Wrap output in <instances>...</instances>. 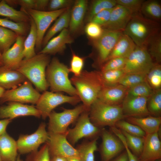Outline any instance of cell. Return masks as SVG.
<instances>
[{"mask_svg": "<svg viewBox=\"0 0 161 161\" xmlns=\"http://www.w3.org/2000/svg\"><path fill=\"white\" fill-rule=\"evenodd\" d=\"M70 80L83 104L90 109L104 86L100 71H83L80 75H73Z\"/></svg>", "mask_w": 161, "mask_h": 161, "instance_id": "6da1fadb", "label": "cell"}, {"mask_svg": "<svg viewBox=\"0 0 161 161\" xmlns=\"http://www.w3.org/2000/svg\"><path fill=\"white\" fill-rule=\"evenodd\" d=\"M48 55L38 53L33 57L23 59L16 70L32 83L37 89L41 92L49 87L46 75V69L50 61Z\"/></svg>", "mask_w": 161, "mask_h": 161, "instance_id": "7a4b0ae2", "label": "cell"}, {"mask_svg": "<svg viewBox=\"0 0 161 161\" xmlns=\"http://www.w3.org/2000/svg\"><path fill=\"white\" fill-rule=\"evenodd\" d=\"M160 30L157 22L145 17L140 12L133 14L123 32L129 36L137 46L143 47Z\"/></svg>", "mask_w": 161, "mask_h": 161, "instance_id": "3957f363", "label": "cell"}, {"mask_svg": "<svg viewBox=\"0 0 161 161\" xmlns=\"http://www.w3.org/2000/svg\"><path fill=\"white\" fill-rule=\"evenodd\" d=\"M70 72L67 66L57 58L52 59L46 71V80L51 92H63L70 96H78L76 90L69 78Z\"/></svg>", "mask_w": 161, "mask_h": 161, "instance_id": "277c9868", "label": "cell"}, {"mask_svg": "<svg viewBox=\"0 0 161 161\" xmlns=\"http://www.w3.org/2000/svg\"><path fill=\"white\" fill-rule=\"evenodd\" d=\"M89 117L92 123L100 128L115 126L118 121L125 118L121 105H109L97 99L90 107Z\"/></svg>", "mask_w": 161, "mask_h": 161, "instance_id": "5b68a950", "label": "cell"}, {"mask_svg": "<svg viewBox=\"0 0 161 161\" xmlns=\"http://www.w3.org/2000/svg\"><path fill=\"white\" fill-rule=\"evenodd\" d=\"M89 110L82 104L72 109H64L60 112L52 111L48 117V132L60 133L66 132L70 125L76 121L82 113Z\"/></svg>", "mask_w": 161, "mask_h": 161, "instance_id": "8992f818", "label": "cell"}, {"mask_svg": "<svg viewBox=\"0 0 161 161\" xmlns=\"http://www.w3.org/2000/svg\"><path fill=\"white\" fill-rule=\"evenodd\" d=\"M89 111L82 113L76 121L75 127L67 131V139L72 146L83 138L92 139L100 134L101 128L95 126L90 121Z\"/></svg>", "mask_w": 161, "mask_h": 161, "instance_id": "52a82bcc", "label": "cell"}, {"mask_svg": "<svg viewBox=\"0 0 161 161\" xmlns=\"http://www.w3.org/2000/svg\"><path fill=\"white\" fill-rule=\"evenodd\" d=\"M81 101L77 96H68L60 92L45 91L43 92L36 104V108L41 114V117L45 119L53 109L64 103L75 105Z\"/></svg>", "mask_w": 161, "mask_h": 161, "instance_id": "ba28073f", "label": "cell"}, {"mask_svg": "<svg viewBox=\"0 0 161 161\" xmlns=\"http://www.w3.org/2000/svg\"><path fill=\"white\" fill-rule=\"evenodd\" d=\"M68 8L53 11H39L32 9L23 11L32 18L36 25L37 34L35 45L36 50L41 49L45 33L49 26Z\"/></svg>", "mask_w": 161, "mask_h": 161, "instance_id": "9c48e42d", "label": "cell"}, {"mask_svg": "<svg viewBox=\"0 0 161 161\" xmlns=\"http://www.w3.org/2000/svg\"><path fill=\"white\" fill-rule=\"evenodd\" d=\"M154 64L146 47L137 46L127 58L123 69L126 74L147 75Z\"/></svg>", "mask_w": 161, "mask_h": 161, "instance_id": "30bf717a", "label": "cell"}, {"mask_svg": "<svg viewBox=\"0 0 161 161\" xmlns=\"http://www.w3.org/2000/svg\"><path fill=\"white\" fill-rule=\"evenodd\" d=\"M41 95L33 87L31 83L27 80L16 88L5 90L0 98V104L13 101L36 104Z\"/></svg>", "mask_w": 161, "mask_h": 161, "instance_id": "8fae6325", "label": "cell"}, {"mask_svg": "<svg viewBox=\"0 0 161 161\" xmlns=\"http://www.w3.org/2000/svg\"><path fill=\"white\" fill-rule=\"evenodd\" d=\"M46 124L42 122L37 129L30 134H21L16 141L18 151L20 154H29L38 150L41 144L48 141L49 135Z\"/></svg>", "mask_w": 161, "mask_h": 161, "instance_id": "7c38bea8", "label": "cell"}, {"mask_svg": "<svg viewBox=\"0 0 161 161\" xmlns=\"http://www.w3.org/2000/svg\"><path fill=\"white\" fill-rule=\"evenodd\" d=\"M48 133L49 139L46 143L48 145L50 157L59 156L67 158L79 156L76 148L67 139V131L63 133Z\"/></svg>", "mask_w": 161, "mask_h": 161, "instance_id": "4fadbf2b", "label": "cell"}, {"mask_svg": "<svg viewBox=\"0 0 161 161\" xmlns=\"http://www.w3.org/2000/svg\"><path fill=\"white\" fill-rule=\"evenodd\" d=\"M123 33L121 31L104 29L101 37L94 40L98 60L100 64H103L107 61L114 46Z\"/></svg>", "mask_w": 161, "mask_h": 161, "instance_id": "5bb4252c", "label": "cell"}, {"mask_svg": "<svg viewBox=\"0 0 161 161\" xmlns=\"http://www.w3.org/2000/svg\"><path fill=\"white\" fill-rule=\"evenodd\" d=\"M102 143L100 152L102 161H110L124 149V145L120 140L112 132L104 128L101 129Z\"/></svg>", "mask_w": 161, "mask_h": 161, "instance_id": "9a60e30c", "label": "cell"}, {"mask_svg": "<svg viewBox=\"0 0 161 161\" xmlns=\"http://www.w3.org/2000/svg\"><path fill=\"white\" fill-rule=\"evenodd\" d=\"M32 116L40 118L41 114L33 105L16 102H9L5 105L0 106V119H9L25 116Z\"/></svg>", "mask_w": 161, "mask_h": 161, "instance_id": "2e32d148", "label": "cell"}, {"mask_svg": "<svg viewBox=\"0 0 161 161\" xmlns=\"http://www.w3.org/2000/svg\"><path fill=\"white\" fill-rule=\"evenodd\" d=\"M148 97L126 96L121 106L125 118L128 117H143L150 115L147 108Z\"/></svg>", "mask_w": 161, "mask_h": 161, "instance_id": "e0dca14e", "label": "cell"}, {"mask_svg": "<svg viewBox=\"0 0 161 161\" xmlns=\"http://www.w3.org/2000/svg\"><path fill=\"white\" fill-rule=\"evenodd\" d=\"M133 14L129 10L117 4L112 8L108 22L102 27L104 29L123 32Z\"/></svg>", "mask_w": 161, "mask_h": 161, "instance_id": "ac0fdd59", "label": "cell"}, {"mask_svg": "<svg viewBox=\"0 0 161 161\" xmlns=\"http://www.w3.org/2000/svg\"><path fill=\"white\" fill-rule=\"evenodd\" d=\"M25 36L18 35L13 45L2 54L3 66L12 70H17L24 58V44Z\"/></svg>", "mask_w": 161, "mask_h": 161, "instance_id": "d6986e66", "label": "cell"}, {"mask_svg": "<svg viewBox=\"0 0 161 161\" xmlns=\"http://www.w3.org/2000/svg\"><path fill=\"white\" fill-rule=\"evenodd\" d=\"M161 158V142L158 132L146 134L140 161H155Z\"/></svg>", "mask_w": 161, "mask_h": 161, "instance_id": "ffe728a7", "label": "cell"}, {"mask_svg": "<svg viewBox=\"0 0 161 161\" xmlns=\"http://www.w3.org/2000/svg\"><path fill=\"white\" fill-rule=\"evenodd\" d=\"M128 89L119 84L104 86L100 91L97 99L109 105H121Z\"/></svg>", "mask_w": 161, "mask_h": 161, "instance_id": "44dd1931", "label": "cell"}, {"mask_svg": "<svg viewBox=\"0 0 161 161\" xmlns=\"http://www.w3.org/2000/svg\"><path fill=\"white\" fill-rule=\"evenodd\" d=\"M73 42L69 31L65 28L57 36L52 38L38 53L53 55L61 53L65 49L67 44Z\"/></svg>", "mask_w": 161, "mask_h": 161, "instance_id": "7402d4cb", "label": "cell"}, {"mask_svg": "<svg viewBox=\"0 0 161 161\" xmlns=\"http://www.w3.org/2000/svg\"><path fill=\"white\" fill-rule=\"evenodd\" d=\"M27 80L17 70L10 69L4 66L0 67V86L5 89L16 88Z\"/></svg>", "mask_w": 161, "mask_h": 161, "instance_id": "603a6c76", "label": "cell"}, {"mask_svg": "<svg viewBox=\"0 0 161 161\" xmlns=\"http://www.w3.org/2000/svg\"><path fill=\"white\" fill-rule=\"evenodd\" d=\"M127 121L139 126L146 134L158 132L161 123L160 117L151 115L143 117H128Z\"/></svg>", "mask_w": 161, "mask_h": 161, "instance_id": "cb8c5ba5", "label": "cell"}, {"mask_svg": "<svg viewBox=\"0 0 161 161\" xmlns=\"http://www.w3.org/2000/svg\"><path fill=\"white\" fill-rule=\"evenodd\" d=\"M16 141L6 132L0 136V155L2 161H13L18 156Z\"/></svg>", "mask_w": 161, "mask_h": 161, "instance_id": "d4e9b609", "label": "cell"}, {"mask_svg": "<svg viewBox=\"0 0 161 161\" xmlns=\"http://www.w3.org/2000/svg\"><path fill=\"white\" fill-rule=\"evenodd\" d=\"M136 46L131 38L123 32L114 46L107 61L116 57L127 58Z\"/></svg>", "mask_w": 161, "mask_h": 161, "instance_id": "484cf974", "label": "cell"}, {"mask_svg": "<svg viewBox=\"0 0 161 161\" xmlns=\"http://www.w3.org/2000/svg\"><path fill=\"white\" fill-rule=\"evenodd\" d=\"M87 1L85 0L77 1L71 11L69 24L71 31H76L80 26L86 10Z\"/></svg>", "mask_w": 161, "mask_h": 161, "instance_id": "4316f807", "label": "cell"}, {"mask_svg": "<svg viewBox=\"0 0 161 161\" xmlns=\"http://www.w3.org/2000/svg\"><path fill=\"white\" fill-rule=\"evenodd\" d=\"M71 11L70 9L68 8L57 19L44 35L42 46L44 47L55 34L69 26Z\"/></svg>", "mask_w": 161, "mask_h": 161, "instance_id": "83f0119b", "label": "cell"}, {"mask_svg": "<svg viewBox=\"0 0 161 161\" xmlns=\"http://www.w3.org/2000/svg\"><path fill=\"white\" fill-rule=\"evenodd\" d=\"M0 16L18 23H27L31 20V18L25 11L14 9L4 0L0 1Z\"/></svg>", "mask_w": 161, "mask_h": 161, "instance_id": "f1b7e54d", "label": "cell"}, {"mask_svg": "<svg viewBox=\"0 0 161 161\" xmlns=\"http://www.w3.org/2000/svg\"><path fill=\"white\" fill-rule=\"evenodd\" d=\"M37 30L35 24L31 18L30 31L24 44V59H30L36 55L35 47L37 40Z\"/></svg>", "mask_w": 161, "mask_h": 161, "instance_id": "f546056e", "label": "cell"}, {"mask_svg": "<svg viewBox=\"0 0 161 161\" xmlns=\"http://www.w3.org/2000/svg\"><path fill=\"white\" fill-rule=\"evenodd\" d=\"M140 12L145 17L155 21H160L161 19V6L157 1H144Z\"/></svg>", "mask_w": 161, "mask_h": 161, "instance_id": "4dcf8cb0", "label": "cell"}, {"mask_svg": "<svg viewBox=\"0 0 161 161\" xmlns=\"http://www.w3.org/2000/svg\"><path fill=\"white\" fill-rule=\"evenodd\" d=\"M98 138L82 143L76 148L81 161H95L94 153L97 150Z\"/></svg>", "mask_w": 161, "mask_h": 161, "instance_id": "1f68e13d", "label": "cell"}, {"mask_svg": "<svg viewBox=\"0 0 161 161\" xmlns=\"http://www.w3.org/2000/svg\"><path fill=\"white\" fill-rule=\"evenodd\" d=\"M151 56L157 63L161 61V36L159 32L152 36L145 46Z\"/></svg>", "mask_w": 161, "mask_h": 161, "instance_id": "d6a6232c", "label": "cell"}, {"mask_svg": "<svg viewBox=\"0 0 161 161\" xmlns=\"http://www.w3.org/2000/svg\"><path fill=\"white\" fill-rule=\"evenodd\" d=\"M18 35L12 30L0 26V52L1 54L13 45Z\"/></svg>", "mask_w": 161, "mask_h": 161, "instance_id": "836d02e7", "label": "cell"}, {"mask_svg": "<svg viewBox=\"0 0 161 161\" xmlns=\"http://www.w3.org/2000/svg\"><path fill=\"white\" fill-rule=\"evenodd\" d=\"M120 131L125 137L129 148L134 154L139 156L143 149L144 137L132 135L123 131Z\"/></svg>", "mask_w": 161, "mask_h": 161, "instance_id": "e575fe53", "label": "cell"}, {"mask_svg": "<svg viewBox=\"0 0 161 161\" xmlns=\"http://www.w3.org/2000/svg\"><path fill=\"white\" fill-rule=\"evenodd\" d=\"M147 108L150 115L160 117L161 112V90H155L148 98Z\"/></svg>", "mask_w": 161, "mask_h": 161, "instance_id": "d590c367", "label": "cell"}, {"mask_svg": "<svg viewBox=\"0 0 161 161\" xmlns=\"http://www.w3.org/2000/svg\"><path fill=\"white\" fill-rule=\"evenodd\" d=\"M102 81L104 86H112L118 84L121 78L125 74L123 69L100 71Z\"/></svg>", "mask_w": 161, "mask_h": 161, "instance_id": "8d00e7d4", "label": "cell"}, {"mask_svg": "<svg viewBox=\"0 0 161 161\" xmlns=\"http://www.w3.org/2000/svg\"><path fill=\"white\" fill-rule=\"evenodd\" d=\"M154 91L146 80L128 89L126 96L149 98Z\"/></svg>", "mask_w": 161, "mask_h": 161, "instance_id": "74e56055", "label": "cell"}, {"mask_svg": "<svg viewBox=\"0 0 161 161\" xmlns=\"http://www.w3.org/2000/svg\"><path fill=\"white\" fill-rule=\"evenodd\" d=\"M146 80L154 90L160 89L161 86V66L160 64L154 63L147 74Z\"/></svg>", "mask_w": 161, "mask_h": 161, "instance_id": "f35d334b", "label": "cell"}, {"mask_svg": "<svg viewBox=\"0 0 161 161\" xmlns=\"http://www.w3.org/2000/svg\"><path fill=\"white\" fill-rule=\"evenodd\" d=\"M0 26L14 31L18 35L25 36L28 30L27 23H18L7 18H0Z\"/></svg>", "mask_w": 161, "mask_h": 161, "instance_id": "ab89813d", "label": "cell"}, {"mask_svg": "<svg viewBox=\"0 0 161 161\" xmlns=\"http://www.w3.org/2000/svg\"><path fill=\"white\" fill-rule=\"evenodd\" d=\"M116 0H96L93 1L88 19L89 21L98 13L105 10L113 8L116 5Z\"/></svg>", "mask_w": 161, "mask_h": 161, "instance_id": "60d3db41", "label": "cell"}, {"mask_svg": "<svg viewBox=\"0 0 161 161\" xmlns=\"http://www.w3.org/2000/svg\"><path fill=\"white\" fill-rule=\"evenodd\" d=\"M115 126L132 135L145 137L146 135L139 126L123 119L118 121L116 123Z\"/></svg>", "mask_w": 161, "mask_h": 161, "instance_id": "b9f144b4", "label": "cell"}, {"mask_svg": "<svg viewBox=\"0 0 161 161\" xmlns=\"http://www.w3.org/2000/svg\"><path fill=\"white\" fill-rule=\"evenodd\" d=\"M146 75L139 74H125L118 84L129 89L146 80Z\"/></svg>", "mask_w": 161, "mask_h": 161, "instance_id": "7bdbcfd3", "label": "cell"}, {"mask_svg": "<svg viewBox=\"0 0 161 161\" xmlns=\"http://www.w3.org/2000/svg\"><path fill=\"white\" fill-rule=\"evenodd\" d=\"M26 161H50L47 144L45 143L39 150L29 154Z\"/></svg>", "mask_w": 161, "mask_h": 161, "instance_id": "ee69618b", "label": "cell"}, {"mask_svg": "<svg viewBox=\"0 0 161 161\" xmlns=\"http://www.w3.org/2000/svg\"><path fill=\"white\" fill-rule=\"evenodd\" d=\"M127 58L116 57L107 61L102 66L101 71L123 69L126 64Z\"/></svg>", "mask_w": 161, "mask_h": 161, "instance_id": "f6af8a7d", "label": "cell"}, {"mask_svg": "<svg viewBox=\"0 0 161 161\" xmlns=\"http://www.w3.org/2000/svg\"><path fill=\"white\" fill-rule=\"evenodd\" d=\"M84 64V59L72 52L70 62V72L74 74V75H80L83 71Z\"/></svg>", "mask_w": 161, "mask_h": 161, "instance_id": "bcb514c9", "label": "cell"}, {"mask_svg": "<svg viewBox=\"0 0 161 161\" xmlns=\"http://www.w3.org/2000/svg\"><path fill=\"white\" fill-rule=\"evenodd\" d=\"M103 31L102 26L92 21L88 23L85 28V32L88 36L94 40L100 38Z\"/></svg>", "mask_w": 161, "mask_h": 161, "instance_id": "7dc6e473", "label": "cell"}, {"mask_svg": "<svg viewBox=\"0 0 161 161\" xmlns=\"http://www.w3.org/2000/svg\"><path fill=\"white\" fill-rule=\"evenodd\" d=\"M117 4L121 5L131 11L133 14L140 12L143 0H116Z\"/></svg>", "mask_w": 161, "mask_h": 161, "instance_id": "c3c4849f", "label": "cell"}, {"mask_svg": "<svg viewBox=\"0 0 161 161\" xmlns=\"http://www.w3.org/2000/svg\"><path fill=\"white\" fill-rule=\"evenodd\" d=\"M111 130L123 143L128 155L129 161H140L138 158L134 154L128 147L126 142L125 137L120 130L115 127L112 128Z\"/></svg>", "mask_w": 161, "mask_h": 161, "instance_id": "681fc988", "label": "cell"}, {"mask_svg": "<svg viewBox=\"0 0 161 161\" xmlns=\"http://www.w3.org/2000/svg\"><path fill=\"white\" fill-rule=\"evenodd\" d=\"M112 9L101 11L94 16L90 21L95 23L102 27L109 20Z\"/></svg>", "mask_w": 161, "mask_h": 161, "instance_id": "f907efd6", "label": "cell"}, {"mask_svg": "<svg viewBox=\"0 0 161 161\" xmlns=\"http://www.w3.org/2000/svg\"><path fill=\"white\" fill-rule=\"evenodd\" d=\"M72 2V1L68 0H50L48 5V11H53L67 8Z\"/></svg>", "mask_w": 161, "mask_h": 161, "instance_id": "816d5d0a", "label": "cell"}, {"mask_svg": "<svg viewBox=\"0 0 161 161\" xmlns=\"http://www.w3.org/2000/svg\"><path fill=\"white\" fill-rule=\"evenodd\" d=\"M49 1L48 0H36V7L35 10L44 11L48 5Z\"/></svg>", "mask_w": 161, "mask_h": 161, "instance_id": "f5cc1de1", "label": "cell"}, {"mask_svg": "<svg viewBox=\"0 0 161 161\" xmlns=\"http://www.w3.org/2000/svg\"><path fill=\"white\" fill-rule=\"evenodd\" d=\"M12 121L9 119H4L0 120V136L6 131L7 126Z\"/></svg>", "mask_w": 161, "mask_h": 161, "instance_id": "db71d44e", "label": "cell"}, {"mask_svg": "<svg viewBox=\"0 0 161 161\" xmlns=\"http://www.w3.org/2000/svg\"><path fill=\"white\" fill-rule=\"evenodd\" d=\"M112 161H129L127 153L126 151Z\"/></svg>", "mask_w": 161, "mask_h": 161, "instance_id": "11a10c76", "label": "cell"}, {"mask_svg": "<svg viewBox=\"0 0 161 161\" xmlns=\"http://www.w3.org/2000/svg\"><path fill=\"white\" fill-rule=\"evenodd\" d=\"M50 161H67L66 158L59 156L50 157Z\"/></svg>", "mask_w": 161, "mask_h": 161, "instance_id": "9f6ffc18", "label": "cell"}, {"mask_svg": "<svg viewBox=\"0 0 161 161\" xmlns=\"http://www.w3.org/2000/svg\"><path fill=\"white\" fill-rule=\"evenodd\" d=\"M67 161H81L79 157H72L66 158Z\"/></svg>", "mask_w": 161, "mask_h": 161, "instance_id": "6f0895ef", "label": "cell"}, {"mask_svg": "<svg viewBox=\"0 0 161 161\" xmlns=\"http://www.w3.org/2000/svg\"><path fill=\"white\" fill-rule=\"evenodd\" d=\"M5 91V89L0 86V98L2 97Z\"/></svg>", "mask_w": 161, "mask_h": 161, "instance_id": "680465c9", "label": "cell"}, {"mask_svg": "<svg viewBox=\"0 0 161 161\" xmlns=\"http://www.w3.org/2000/svg\"><path fill=\"white\" fill-rule=\"evenodd\" d=\"M3 66V63L2 54L0 52V67Z\"/></svg>", "mask_w": 161, "mask_h": 161, "instance_id": "91938a15", "label": "cell"}, {"mask_svg": "<svg viewBox=\"0 0 161 161\" xmlns=\"http://www.w3.org/2000/svg\"><path fill=\"white\" fill-rule=\"evenodd\" d=\"M13 161H23L22 159H21L20 157V156H18L16 158V159Z\"/></svg>", "mask_w": 161, "mask_h": 161, "instance_id": "94428289", "label": "cell"}, {"mask_svg": "<svg viewBox=\"0 0 161 161\" xmlns=\"http://www.w3.org/2000/svg\"><path fill=\"white\" fill-rule=\"evenodd\" d=\"M0 161H2L0 155Z\"/></svg>", "mask_w": 161, "mask_h": 161, "instance_id": "6125c7cd", "label": "cell"}]
</instances>
